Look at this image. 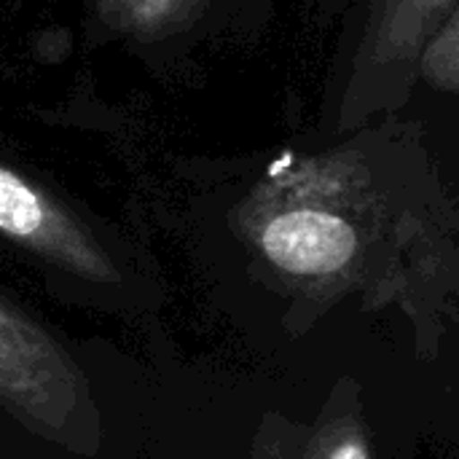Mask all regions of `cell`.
<instances>
[{
    "mask_svg": "<svg viewBox=\"0 0 459 459\" xmlns=\"http://www.w3.org/2000/svg\"><path fill=\"white\" fill-rule=\"evenodd\" d=\"M320 459H371L368 444L360 433H344L339 441H333Z\"/></svg>",
    "mask_w": 459,
    "mask_h": 459,
    "instance_id": "6",
    "label": "cell"
},
{
    "mask_svg": "<svg viewBox=\"0 0 459 459\" xmlns=\"http://www.w3.org/2000/svg\"><path fill=\"white\" fill-rule=\"evenodd\" d=\"M459 102V0L428 38L414 70V89Z\"/></svg>",
    "mask_w": 459,
    "mask_h": 459,
    "instance_id": "5",
    "label": "cell"
},
{
    "mask_svg": "<svg viewBox=\"0 0 459 459\" xmlns=\"http://www.w3.org/2000/svg\"><path fill=\"white\" fill-rule=\"evenodd\" d=\"M261 253L296 277H328L358 255V231L323 207H285L258 229Z\"/></svg>",
    "mask_w": 459,
    "mask_h": 459,
    "instance_id": "4",
    "label": "cell"
},
{
    "mask_svg": "<svg viewBox=\"0 0 459 459\" xmlns=\"http://www.w3.org/2000/svg\"><path fill=\"white\" fill-rule=\"evenodd\" d=\"M457 0H368L344 62L339 116L360 121L406 105L420 51Z\"/></svg>",
    "mask_w": 459,
    "mask_h": 459,
    "instance_id": "2",
    "label": "cell"
},
{
    "mask_svg": "<svg viewBox=\"0 0 459 459\" xmlns=\"http://www.w3.org/2000/svg\"><path fill=\"white\" fill-rule=\"evenodd\" d=\"M0 234L78 280L97 285L121 280L113 258L89 229L8 167H0Z\"/></svg>",
    "mask_w": 459,
    "mask_h": 459,
    "instance_id": "3",
    "label": "cell"
},
{
    "mask_svg": "<svg viewBox=\"0 0 459 459\" xmlns=\"http://www.w3.org/2000/svg\"><path fill=\"white\" fill-rule=\"evenodd\" d=\"M0 406L32 433L73 449L97 444V414L83 371L35 320L0 299Z\"/></svg>",
    "mask_w": 459,
    "mask_h": 459,
    "instance_id": "1",
    "label": "cell"
}]
</instances>
